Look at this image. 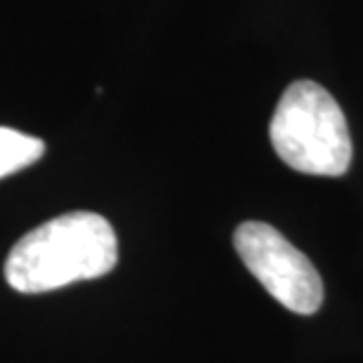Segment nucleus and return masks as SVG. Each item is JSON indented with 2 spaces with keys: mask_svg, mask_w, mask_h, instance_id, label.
Here are the masks:
<instances>
[{
  "mask_svg": "<svg viewBox=\"0 0 363 363\" xmlns=\"http://www.w3.org/2000/svg\"><path fill=\"white\" fill-rule=\"evenodd\" d=\"M118 264V238L106 217L64 213L21 236L5 259V281L26 295L106 276Z\"/></svg>",
  "mask_w": 363,
  "mask_h": 363,
  "instance_id": "f257e3e1",
  "label": "nucleus"
},
{
  "mask_svg": "<svg viewBox=\"0 0 363 363\" xmlns=\"http://www.w3.org/2000/svg\"><path fill=\"white\" fill-rule=\"evenodd\" d=\"M269 137L281 161L297 172L340 177L350 170L347 118L333 94L314 81H295L281 94Z\"/></svg>",
  "mask_w": 363,
  "mask_h": 363,
  "instance_id": "f03ea898",
  "label": "nucleus"
},
{
  "mask_svg": "<svg viewBox=\"0 0 363 363\" xmlns=\"http://www.w3.org/2000/svg\"><path fill=\"white\" fill-rule=\"evenodd\" d=\"M234 248L264 290L295 314H314L323 302V281L311 259L264 222H243Z\"/></svg>",
  "mask_w": 363,
  "mask_h": 363,
  "instance_id": "7ed1b4c3",
  "label": "nucleus"
},
{
  "mask_svg": "<svg viewBox=\"0 0 363 363\" xmlns=\"http://www.w3.org/2000/svg\"><path fill=\"white\" fill-rule=\"evenodd\" d=\"M43 154H45V144L38 137L12 128H0V179L40 161Z\"/></svg>",
  "mask_w": 363,
  "mask_h": 363,
  "instance_id": "20e7f679",
  "label": "nucleus"
}]
</instances>
